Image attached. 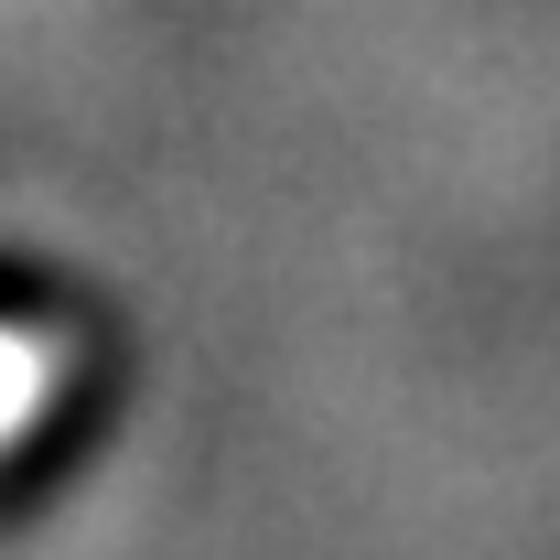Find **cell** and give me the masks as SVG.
Segmentation results:
<instances>
[{
    "label": "cell",
    "instance_id": "6da1fadb",
    "mask_svg": "<svg viewBox=\"0 0 560 560\" xmlns=\"http://www.w3.org/2000/svg\"><path fill=\"white\" fill-rule=\"evenodd\" d=\"M33 388H44V355H22V346H0V431L33 410Z\"/></svg>",
    "mask_w": 560,
    "mask_h": 560
}]
</instances>
